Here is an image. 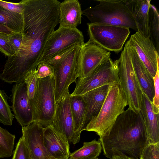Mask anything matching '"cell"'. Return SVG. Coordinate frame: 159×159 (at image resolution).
<instances>
[{
  "label": "cell",
  "instance_id": "26",
  "mask_svg": "<svg viewBox=\"0 0 159 159\" xmlns=\"http://www.w3.org/2000/svg\"><path fill=\"white\" fill-rule=\"evenodd\" d=\"M13 118L14 115L11 112L5 93L0 89V122L5 125H11Z\"/></svg>",
  "mask_w": 159,
  "mask_h": 159
},
{
  "label": "cell",
  "instance_id": "16",
  "mask_svg": "<svg viewBox=\"0 0 159 159\" xmlns=\"http://www.w3.org/2000/svg\"><path fill=\"white\" fill-rule=\"evenodd\" d=\"M135 74L142 92L152 102L154 94L153 77L141 61L133 46L128 41Z\"/></svg>",
  "mask_w": 159,
  "mask_h": 159
},
{
  "label": "cell",
  "instance_id": "10",
  "mask_svg": "<svg viewBox=\"0 0 159 159\" xmlns=\"http://www.w3.org/2000/svg\"><path fill=\"white\" fill-rule=\"evenodd\" d=\"M106 50L89 39L79 46L76 74L77 78H84L110 57Z\"/></svg>",
  "mask_w": 159,
  "mask_h": 159
},
{
  "label": "cell",
  "instance_id": "2",
  "mask_svg": "<svg viewBox=\"0 0 159 159\" xmlns=\"http://www.w3.org/2000/svg\"><path fill=\"white\" fill-rule=\"evenodd\" d=\"M99 3L82 11L90 23L120 26L137 31L132 15L123 0H97Z\"/></svg>",
  "mask_w": 159,
  "mask_h": 159
},
{
  "label": "cell",
  "instance_id": "21",
  "mask_svg": "<svg viewBox=\"0 0 159 159\" xmlns=\"http://www.w3.org/2000/svg\"><path fill=\"white\" fill-rule=\"evenodd\" d=\"M70 106L75 135L73 144H75L80 141L81 132L84 130L86 105L81 96L70 95Z\"/></svg>",
  "mask_w": 159,
  "mask_h": 159
},
{
  "label": "cell",
  "instance_id": "6",
  "mask_svg": "<svg viewBox=\"0 0 159 159\" xmlns=\"http://www.w3.org/2000/svg\"><path fill=\"white\" fill-rule=\"evenodd\" d=\"M119 59H106L86 77L78 78L71 96H81L104 85H120L119 77Z\"/></svg>",
  "mask_w": 159,
  "mask_h": 159
},
{
  "label": "cell",
  "instance_id": "33",
  "mask_svg": "<svg viewBox=\"0 0 159 159\" xmlns=\"http://www.w3.org/2000/svg\"><path fill=\"white\" fill-rule=\"evenodd\" d=\"M159 69L153 77L154 86V94L152 102L154 111L155 113L159 114Z\"/></svg>",
  "mask_w": 159,
  "mask_h": 159
},
{
  "label": "cell",
  "instance_id": "38",
  "mask_svg": "<svg viewBox=\"0 0 159 159\" xmlns=\"http://www.w3.org/2000/svg\"></svg>",
  "mask_w": 159,
  "mask_h": 159
},
{
  "label": "cell",
  "instance_id": "14",
  "mask_svg": "<svg viewBox=\"0 0 159 159\" xmlns=\"http://www.w3.org/2000/svg\"><path fill=\"white\" fill-rule=\"evenodd\" d=\"M70 95L68 92L57 104L51 125L66 138L69 143H73L75 135L70 106Z\"/></svg>",
  "mask_w": 159,
  "mask_h": 159
},
{
  "label": "cell",
  "instance_id": "13",
  "mask_svg": "<svg viewBox=\"0 0 159 159\" xmlns=\"http://www.w3.org/2000/svg\"><path fill=\"white\" fill-rule=\"evenodd\" d=\"M140 59L153 77L159 69V53L149 39L145 38L138 31L129 40Z\"/></svg>",
  "mask_w": 159,
  "mask_h": 159
},
{
  "label": "cell",
  "instance_id": "7",
  "mask_svg": "<svg viewBox=\"0 0 159 159\" xmlns=\"http://www.w3.org/2000/svg\"><path fill=\"white\" fill-rule=\"evenodd\" d=\"M119 59L120 87L126 98L129 108L139 111L142 102L143 92L134 72L128 41Z\"/></svg>",
  "mask_w": 159,
  "mask_h": 159
},
{
  "label": "cell",
  "instance_id": "36",
  "mask_svg": "<svg viewBox=\"0 0 159 159\" xmlns=\"http://www.w3.org/2000/svg\"><path fill=\"white\" fill-rule=\"evenodd\" d=\"M112 159H132L123 156H114Z\"/></svg>",
  "mask_w": 159,
  "mask_h": 159
},
{
  "label": "cell",
  "instance_id": "24",
  "mask_svg": "<svg viewBox=\"0 0 159 159\" xmlns=\"http://www.w3.org/2000/svg\"><path fill=\"white\" fill-rule=\"evenodd\" d=\"M150 39L156 51L159 52V14L156 7L151 4L148 19Z\"/></svg>",
  "mask_w": 159,
  "mask_h": 159
},
{
  "label": "cell",
  "instance_id": "20",
  "mask_svg": "<svg viewBox=\"0 0 159 159\" xmlns=\"http://www.w3.org/2000/svg\"><path fill=\"white\" fill-rule=\"evenodd\" d=\"M82 15L80 5L77 0H66L60 3L59 27H76L81 23Z\"/></svg>",
  "mask_w": 159,
  "mask_h": 159
},
{
  "label": "cell",
  "instance_id": "37",
  "mask_svg": "<svg viewBox=\"0 0 159 159\" xmlns=\"http://www.w3.org/2000/svg\"><path fill=\"white\" fill-rule=\"evenodd\" d=\"M69 159V157H67V158H66L65 159Z\"/></svg>",
  "mask_w": 159,
  "mask_h": 159
},
{
  "label": "cell",
  "instance_id": "31",
  "mask_svg": "<svg viewBox=\"0 0 159 159\" xmlns=\"http://www.w3.org/2000/svg\"><path fill=\"white\" fill-rule=\"evenodd\" d=\"M9 34L0 32V51L8 57L15 55L11 49L8 40Z\"/></svg>",
  "mask_w": 159,
  "mask_h": 159
},
{
  "label": "cell",
  "instance_id": "19",
  "mask_svg": "<svg viewBox=\"0 0 159 159\" xmlns=\"http://www.w3.org/2000/svg\"><path fill=\"white\" fill-rule=\"evenodd\" d=\"M140 111L143 119L149 143L159 142V114L155 113L152 102L143 93Z\"/></svg>",
  "mask_w": 159,
  "mask_h": 159
},
{
  "label": "cell",
  "instance_id": "35",
  "mask_svg": "<svg viewBox=\"0 0 159 159\" xmlns=\"http://www.w3.org/2000/svg\"><path fill=\"white\" fill-rule=\"evenodd\" d=\"M0 32L11 34L13 32L5 26L0 24Z\"/></svg>",
  "mask_w": 159,
  "mask_h": 159
},
{
  "label": "cell",
  "instance_id": "3",
  "mask_svg": "<svg viewBox=\"0 0 159 159\" xmlns=\"http://www.w3.org/2000/svg\"><path fill=\"white\" fill-rule=\"evenodd\" d=\"M80 45H74L44 61L53 69L57 104L69 92L70 85L76 81V69Z\"/></svg>",
  "mask_w": 159,
  "mask_h": 159
},
{
  "label": "cell",
  "instance_id": "8",
  "mask_svg": "<svg viewBox=\"0 0 159 159\" xmlns=\"http://www.w3.org/2000/svg\"><path fill=\"white\" fill-rule=\"evenodd\" d=\"M89 39L108 51L118 53L130 33L127 28L107 25L87 23Z\"/></svg>",
  "mask_w": 159,
  "mask_h": 159
},
{
  "label": "cell",
  "instance_id": "11",
  "mask_svg": "<svg viewBox=\"0 0 159 159\" xmlns=\"http://www.w3.org/2000/svg\"><path fill=\"white\" fill-rule=\"evenodd\" d=\"M12 108L15 118L22 126L33 121L30 106L28 101L27 84L25 79L15 83L12 90Z\"/></svg>",
  "mask_w": 159,
  "mask_h": 159
},
{
  "label": "cell",
  "instance_id": "9",
  "mask_svg": "<svg viewBox=\"0 0 159 159\" xmlns=\"http://www.w3.org/2000/svg\"><path fill=\"white\" fill-rule=\"evenodd\" d=\"M84 43L83 34L76 27H59L48 38L39 63L74 45Z\"/></svg>",
  "mask_w": 159,
  "mask_h": 159
},
{
  "label": "cell",
  "instance_id": "17",
  "mask_svg": "<svg viewBox=\"0 0 159 159\" xmlns=\"http://www.w3.org/2000/svg\"><path fill=\"white\" fill-rule=\"evenodd\" d=\"M123 0L132 15L137 31L145 38L150 39L148 19L151 0Z\"/></svg>",
  "mask_w": 159,
  "mask_h": 159
},
{
  "label": "cell",
  "instance_id": "30",
  "mask_svg": "<svg viewBox=\"0 0 159 159\" xmlns=\"http://www.w3.org/2000/svg\"><path fill=\"white\" fill-rule=\"evenodd\" d=\"M139 159H159V142L147 145L143 148Z\"/></svg>",
  "mask_w": 159,
  "mask_h": 159
},
{
  "label": "cell",
  "instance_id": "27",
  "mask_svg": "<svg viewBox=\"0 0 159 159\" xmlns=\"http://www.w3.org/2000/svg\"><path fill=\"white\" fill-rule=\"evenodd\" d=\"M8 40L11 49L16 55L29 40L28 36L23 32L9 34Z\"/></svg>",
  "mask_w": 159,
  "mask_h": 159
},
{
  "label": "cell",
  "instance_id": "4",
  "mask_svg": "<svg viewBox=\"0 0 159 159\" xmlns=\"http://www.w3.org/2000/svg\"><path fill=\"white\" fill-rule=\"evenodd\" d=\"M127 105L126 98L120 85L110 86L99 113L84 130L95 132L100 138L108 135L117 118Z\"/></svg>",
  "mask_w": 159,
  "mask_h": 159
},
{
  "label": "cell",
  "instance_id": "25",
  "mask_svg": "<svg viewBox=\"0 0 159 159\" xmlns=\"http://www.w3.org/2000/svg\"><path fill=\"white\" fill-rule=\"evenodd\" d=\"M15 135L0 126V158L12 155Z\"/></svg>",
  "mask_w": 159,
  "mask_h": 159
},
{
  "label": "cell",
  "instance_id": "23",
  "mask_svg": "<svg viewBox=\"0 0 159 159\" xmlns=\"http://www.w3.org/2000/svg\"><path fill=\"white\" fill-rule=\"evenodd\" d=\"M102 149L101 143L95 139L89 142H84L83 146L72 153H70V159H97Z\"/></svg>",
  "mask_w": 159,
  "mask_h": 159
},
{
  "label": "cell",
  "instance_id": "1",
  "mask_svg": "<svg viewBox=\"0 0 159 159\" xmlns=\"http://www.w3.org/2000/svg\"><path fill=\"white\" fill-rule=\"evenodd\" d=\"M99 140L104 155L110 159L116 156L139 159L149 144L140 111L129 108L118 116L109 134Z\"/></svg>",
  "mask_w": 159,
  "mask_h": 159
},
{
  "label": "cell",
  "instance_id": "28",
  "mask_svg": "<svg viewBox=\"0 0 159 159\" xmlns=\"http://www.w3.org/2000/svg\"><path fill=\"white\" fill-rule=\"evenodd\" d=\"M24 79L27 84L28 99L30 103L33 98L35 91L38 79L36 69L29 72Z\"/></svg>",
  "mask_w": 159,
  "mask_h": 159
},
{
  "label": "cell",
  "instance_id": "34",
  "mask_svg": "<svg viewBox=\"0 0 159 159\" xmlns=\"http://www.w3.org/2000/svg\"><path fill=\"white\" fill-rule=\"evenodd\" d=\"M0 6L10 11L22 14L23 7L21 1L13 3L0 0Z\"/></svg>",
  "mask_w": 159,
  "mask_h": 159
},
{
  "label": "cell",
  "instance_id": "18",
  "mask_svg": "<svg viewBox=\"0 0 159 159\" xmlns=\"http://www.w3.org/2000/svg\"><path fill=\"white\" fill-rule=\"evenodd\" d=\"M110 86H111L103 85L81 95L86 105L83 130L91 120L98 114L104 102Z\"/></svg>",
  "mask_w": 159,
  "mask_h": 159
},
{
  "label": "cell",
  "instance_id": "15",
  "mask_svg": "<svg viewBox=\"0 0 159 159\" xmlns=\"http://www.w3.org/2000/svg\"><path fill=\"white\" fill-rule=\"evenodd\" d=\"M43 135L44 146L51 156L57 159L69 157L70 143L52 125L44 127Z\"/></svg>",
  "mask_w": 159,
  "mask_h": 159
},
{
  "label": "cell",
  "instance_id": "12",
  "mask_svg": "<svg viewBox=\"0 0 159 159\" xmlns=\"http://www.w3.org/2000/svg\"><path fill=\"white\" fill-rule=\"evenodd\" d=\"M22 136L32 159H57L47 151L44 143V127L34 121L22 127Z\"/></svg>",
  "mask_w": 159,
  "mask_h": 159
},
{
  "label": "cell",
  "instance_id": "32",
  "mask_svg": "<svg viewBox=\"0 0 159 159\" xmlns=\"http://www.w3.org/2000/svg\"><path fill=\"white\" fill-rule=\"evenodd\" d=\"M52 67L45 62L39 63L36 69L37 75L38 79H42L53 75Z\"/></svg>",
  "mask_w": 159,
  "mask_h": 159
},
{
  "label": "cell",
  "instance_id": "29",
  "mask_svg": "<svg viewBox=\"0 0 159 159\" xmlns=\"http://www.w3.org/2000/svg\"><path fill=\"white\" fill-rule=\"evenodd\" d=\"M12 159H32L22 136L17 143Z\"/></svg>",
  "mask_w": 159,
  "mask_h": 159
},
{
  "label": "cell",
  "instance_id": "22",
  "mask_svg": "<svg viewBox=\"0 0 159 159\" xmlns=\"http://www.w3.org/2000/svg\"><path fill=\"white\" fill-rule=\"evenodd\" d=\"M0 24L13 33L23 32L24 21L22 14L12 12L0 6Z\"/></svg>",
  "mask_w": 159,
  "mask_h": 159
},
{
  "label": "cell",
  "instance_id": "5",
  "mask_svg": "<svg viewBox=\"0 0 159 159\" xmlns=\"http://www.w3.org/2000/svg\"><path fill=\"white\" fill-rule=\"evenodd\" d=\"M53 75L38 79L35 91L30 104L33 121L45 127L52 123L57 106Z\"/></svg>",
  "mask_w": 159,
  "mask_h": 159
}]
</instances>
